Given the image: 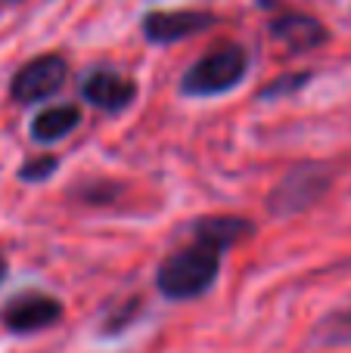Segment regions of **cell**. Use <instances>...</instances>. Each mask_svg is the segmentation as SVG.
Instances as JSON below:
<instances>
[{
  "instance_id": "14",
  "label": "cell",
  "mask_w": 351,
  "mask_h": 353,
  "mask_svg": "<svg viewBox=\"0 0 351 353\" xmlns=\"http://www.w3.org/2000/svg\"><path fill=\"white\" fill-rule=\"evenodd\" d=\"M6 270H10V263H6V257H3V254H0V282H3V279H6Z\"/></svg>"
},
{
  "instance_id": "4",
  "label": "cell",
  "mask_w": 351,
  "mask_h": 353,
  "mask_svg": "<svg viewBox=\"0 0 351 353\" xmlns=\"http://www.w3.org/2000/svg\"><path fill=\"white\" fill-rule=\"evenodd\" d=\"M330 183H333V171H330V168L298 165L296 171H290L283 180H280V186L274 189L271 199H267V208H271L274 214H283V217L298 214V211L314 205V201L330 189Z\"/></svg>"
},
{
  "instance_id": "11",
  "label": "cell",
  "mask_w": 351,
  "mask_h": 353,
  "mask_svg": "<svg viewBox=\"0 0 351 353\" xmlns=\"http://www.w3.org/2000/svg\"><path fill=\"white\" fill-rule=\"evenodd\" d=\"M56 168H59V159H56V155H37V159H28L22 168H19V180L41 183V180H47Z\"/></svg>"
},
{
  "instance_id": "5",
  "label": "cell",
  "mask_w": 351,
  "mask_h": 353,
  "mask_svg": "<svg viewBox=\"0 0 351 353\" xmlns=\"http://www.w3.org/2000/svg\"><path fill=\"white\" fill-rule=\"evenodd\" d=\"M62 319V304L53 294L41 292H22L12 294L0 310V325L12 335H35Z\"/></svg>"
},
{
  "instance_id": "7",
  "label": "cell",
  "mask_w": 351,
  "mask_h": 353,
  "mask_svg": "<svg viewBox=\"0 0 351 353\" xmlns=\"http://www.w3.org/2000/svg\"><path fill=\"white\" fill-rule=\"evenodd\" d=\"M215 25V16L202 10H153L143 16V34L153 43H174Z\"/></svg>"
},
{
  "instance_id": "16",
  "label": "cell",
  "mask_w": 351,
  "mask_h": 353,
  "mask_svg": "<svg viewBox=\"0 0 351 353\" xmlns=\"http://www.w3.org/2000/svg\"><path fill=\"white\" fill-rule=\"evenodd\" d=\"M3 3H19V0H3Z\"/></svg>"
},
{
  "instance_id": "12",
  "label": "cell",
  "mask_w": 351,
  "mask_h": 353,
  "mask_svg": "<svg viewBox=\"0 0 351 353\" xmlns=\"http://www.w3.org/2000/svg\"><path fill=\"white\" fill-rule=\"evenodd\" d=\"M308 78H311V74H286V81L265 87V90H261V97L267 99V97H283V93H292V90H298V87L308 84Z\"/></svg>"
},
{
  "instance_id": "3",
  "label": "cell",
  "mask_w": 351,
  "mask_h": 353,
  "mask_svg": "<svg viewBox=\"0 0 351 353\" xmlns=\"http://www.w3.org/2000/svg\"><path fill=\"white\" fill-rule=\"evenodd\" d=\"M68 78V59L59 53H41L31 62H25L10 81V97L22 105L41 103L62 90Z\"/></svg>"
},
{
  "instance_id": "2",
  "label": "cell",
  "mask_w": 351,
  "mask_h": 353,
  "mask_svg": "<svg viewBox=\"0 0 351 353\" xmlns=\"http://www.w3.org/2000/svg\"><path fill=\"white\" fill-rule=\"evenodd\" d=\"M246 72L249 53L240 43H224V47H215L209 56L196 59L187 68L184 78H180V93L196 99L221 97V93H230L234 87H240Z\"/></svg>"
},
{
  "instance_id": "6",
  "label": "cell",
  "mask_w": 351,
  "mask_h": 353,
  "mask_svg": "<svg viewBox=\"0 0 351 353\" xmlns=\"http://www.w3.org/2000/svg\"><path fill=\"white\" fill-rule=\"evenodd\" d=\"M81 97L84 103H91L99 112H124L131 103L137 99V84L122 72H112V68H97V72H87L81 81Z\"/></svg>"
},
{
  "instance_id": "15",
  "label": "cell",
  "mask_w": 351,
  "mask_h": 353,
  "mask_svg": "<svg viewBox=\"0 0 351 353\" xmlns=\"http://www.w3.org/2000/svg\"><path fill=\"white\" fill-rule=\"evenodd\" d=\"M261 6H277V0H258Z\"/></svg>"
},
{
  "instance_id": "9",
  "label": "cell",
  "mask_w": 351,
  "mask_h": 353,
  "mask_svg": "<svg viewBox=\"0 0 351 353\" xmlns=\"http://www.w3.org/2000/svg\"><path fill=\"white\" fill-rule=\"evenodd\" d=\"M81 124V109L78 105H50L31 121V140L37 143H56L68 137Z\"/></svg>"
},
{
  "instance_id": "13",
  "label": "cell",
  "mask_w": 351,
  "mask_h": 353,
  "mask_svg": "<svg viewBox=\"0 0 351 353\" xmlns=\"http://www.w3.org/2000/svg\"><path fill=\"white\" fill-rule=\"evenodd\" d=\"M137 310H140V298H131V301H128V307H122V310H118L106 325H109V329H124V325H128L131 319H134V313H137Z\"/></svg>"
},
{
  "instance_id": "1",
  "label": "cell",
  "mask_w": 351,
  "mask_h": 353,
  "mask_svg": "<svg viewBox=\"0 0 351 353\" xmlns=\"http://www.w3.org/2000/svg\"><path fill=\"white\" fill-rule=\"evenodd\" d=\"M252 232V223L243 217H202L193 223L187 245L174 248L155 270V288L168 301H190L205 294L218 282L221 257L227 248Z\"/></svg>"
},
{
  "instance_id": "8",
  "label": "cell",
  "mask_w": 351,
  "mask_h": 353,
  "mask_svg": "<svg viewBox=\"0 0 351 353\" xmlns=\"http://www.w3.org/2000/svg\"><path fill=\"white\" fill-rule=\"evenodd\" d=\"M271 37H277L283 47H290L292 53H308V50L327 43L330 31L323 22H317L314 16L305 12H283L271 22Z\"/></svg>"
},
{
  "instance_id": "10",
  "label": "cell",
  "mask_w": 351,
  "mask_h": 353,
  "mask_svg": "<svg viewBox=\"0 0 351 353\" xmlns=\"http://www.w3.org/2000/svg\"><path fill=\"white\" fill-rule=\"evenodd\" d=\"M311 341H314L317 347H345V344H351V304L330 310L327 316L314 325Z\"/></svg>"
}]
</instances>
